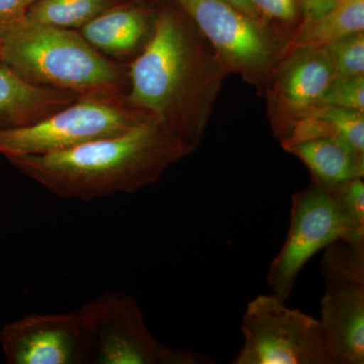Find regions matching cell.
<instances>
[{"mask_svg":"<svg viewBox=\"0 0 364 364\" xmlns=\"http://www.w3.org/2000/svg\"><path fill=\"white\" fill-rule=\"evenodd\" d=\"M230 74L214 47L181 9L161 7L149 41L128 66L124 100L191 154L203 142Z\"/></svg>","mask_w":364,"mask_h":364,"instance_id":"cell-1","label":"cell"},{"mask_svg":"<svg viewBox=\"0 0 364 364\" xmlns=\"http://www.w3.org/2000/svg\"><path fill=\"white\" fill-rule=\"evenodd\" d=\"M188 155L181 143L150 121L71 149L6 159L59 198L93 200L152 186Z\"/></svg>","mask_w":364,"mask_h":364,"instance_id":"cell-2","label":"cell"},{"mask_svg":"<svg viewBox=\"0 0 364 364\" xmlns=\"http://www.w3.org/2000/svg\"><path fill=\"white\" fill-rule=\"evenodd\" d=\"M0 62L33 85L79 97L124 98L128 67L107 58L78 31L23 18L0 39Z\"/></svg>","mask_w":364,"mask_h":364,"instance_id":"cell-3","label":"cell"},{"mask_svg":"<svg viewBox=\"0 0 364 364\" xmlns=\"http://www.w3.org/2000/svg\"><path fill=\"white\" fill-rule=\"evenodd\" d=\"M91 364H208L214 359L160 343L133 296L107 293L78 309Z\"/></svg>","mask_w":364,"mask_h":364,"instance_id":"cell-4","label":"cell"},{"mask_svg":"<svg viewBox=\"0 0 364 364\" xmlns=\"http://www.w3.org/2000/svg\"><path fill=\"white\" fill-rule=\"evenodd\" d=\"M150 121L132 109L124 98L79 97L37 123L0 129V155L9 158L59 152L126 133Z\"/></svg>","mask_w":364,"mask_h":364,"instance_id":"cell-5","label":"cell"},{"mask_svg":"<svg viewBox=\"0 0 364 364\" xmlns=\"http://www.w3.org/2000/svg\"><path fill=\"white\" fill-rule=\"evenodd\" d=\"M325 293L318 320L330 364L364 363V239L324 249Z\"/></svg>","mask_w":364,"mask_h":364,"instance_id":"cell-6","label":"cell"},{"mask_svg":"<svg viewBox=\"0 0 364 364\" xmlns=\"http://www.w3.org/2000/svg\"><path fill=\"white\" fill-rule=\"evenodd\" d=\"M231 73L264 95L286 39L224 0H174Z\"/></svg>","mask_w":364,"mask_h":364,"instance_id":"cell-7","label":"cell"},{"mask_svg":"<svg viewBox=\"0 0 364 364\" xmlns=\"http://www.w3.org/2000/svg\"><path fill=\"white\" fill-rule=\"evenodd\" d=\"M340 239H364V232L349 219L332 188L312 182L294 193L289 233L268 269L272 294L286 301L306 263Z\"/></svg>","mask_w":364,"mask_h":364,"instance_id":"cell-8","label":"cell"},{"mask_svg":"<svg viewBox=\"0 0 364 364\" xmlns=\"http://www.w3.org/2000/svg\"><path fill=\"white\" fill-rule=\"evenodd\" d=\"M274 294L249 301L244 343L233 364H330L318 318L289 308Z\"/></svg>","mask_w":364,"mask_h":364,"instance_id":"cell-9","label":"cell"},{"mask_svg":"<svg viewBox=\"0 0 364 364\" xmlns=\"http://www.w3.org/2000/svg\"><path fill=\"white\" fill-rule=\"evenodd\" d=\"M334 78L327 48L282 50L264 92L273 134L279 139L296 119L317 107Z\"/></svg>","mask_w":364,"mask_h":364,"instance_id":"cell-10","label":"cell"},{"mask_svg":"<svg viewBox=\"0 0 364 364\" xmlns=\"http://www.w3.org/2000/svg\"><path fill=\"white\" fill-rule=\"evenodd\" d=\"M0 346L9 364H85L88 345L78 310L30 314L4 326Z\"/></svg>","mask_w":364,"mask_h":364,"instance_id":"cell-11","label":"cell"},{"mask_svg":"<svg viewBox=\"0 0 364 364\" xmlns=\"http://www.w3.org/2000/svg\"><path fill=\"white\" fill-rule=\"evenodd\" d=\"M157 9L123 1L91 20L78 32L107 58H135L149 41Z\"/></svg>","mask_w":364,"mask_h":364,"instance_id":"cell-12","label":"cell"},{"mask_svg":"<svg viewBox=\"0 0 364 364\" xmlns=\"http://www.w3.org/2000/svg\"><path fill=\"white\" fill-rule=\"evenodd\" d=\"M78 98L68 91L31 85L0 62V129L37 123Z\"/></svg>","mask_w":364,"mask_h":364,"instance_id":"cell-13","label":"cell"},{"mask_svg":"<svg viewBox=\"0 0 364 364\" xmlns=\"http://www.w3.org/2000/svg\"><path fill=\"white\" fill-rule=\"evenodd\" d=\"M306 165L312 182L331 188L364 176V154L337 138H317L284 147Z\"/></svg>","mask_w":364,"mask_h":364,"instance_id":"cell-14","label":"cell"},{"mask_svg":"<svg viewBox=\"0 0 364 364\" xmlns=\"http://www.w3.org/2000/svg\"><path fill=\"white\" fill-rule=\"evenodd\" d=\"M317 138L341 139L364 154V112L317 105L299 117L279 138L282 148Z\"/></svg>","mask_w":364,"mask_h":364,"instance_id":"cell-15","label":"cell"},{"mask_svg":"<svg viewBox=\"0 0 364 364\" xmlns=\"http://www.w3.org/2000/svg\"><path fill=\"white\" fill-rule=\"evenodd\" d=\"M364 32V0H340L318 20L299 26L284 49L326 48L352 33Z\"/></svg>","mask_w":364,"mask_h":364,"instance_id":"cell-16","label":"cell"},{"mask_svg":"<svg viewBox=\"0 0 364 364\" xmlns=\"http://www.w3.org/2000/svg\"><path fill=\"white\" fill-rule=\"evenodd\" d=\"M124 0H37L25 18L53 28L75 30Z\"/></svg>","mask_w":364,"mask_h":364,"instance_id":"cell-17","label":"cell"},{"mask_svg":"<svg viewBox=\"0 0 364 364\" xmlns=\"http://www.w3.org/2000/svg\"><path fill=\"white\" fill-rule=\"evenodd\" d=\"M326 48L331 56L335 78L364 75V32L352 33Z\"/></svg>","mask_w":364,"mask_h":364,"instance_id":"cell-18","label":"cell"},{"mask_svg":"<svg viewBox=\"0 0 364 364\" xmlns=\"http://www.w3.org/2000/svg\"><path fill=\"white\" fill-rule=\"evenodd\" d=\"M253 2L263 20L286 41L301 23V0H253Z\"/></svg>","mask_w":364,"mask_h":364,"instance_id":"cell-19","label":"cell"},{"mask_svg":"<svg viewBox=\"0 0 364 364\" xmlns=\"http://www.w3.org/2000/svg\"><path fill=\"white\" fill-rule=\"evenodd\" d=\"M364 112V75L335 78L318 105Z\"/></svg>","mask_w":364,"mask_h":364,"instance_id":"cell-20","label":"cell"},{"mask_svg":"<svg viewBox=\"0 0 364 364\" xmlns=\"http://www.w3.org/2000/svg\"><path fill=\"white\" fill-rule=\"evenodd\" d=\"M331 188L351 222L364 232L363 177L345 181Z\"/></svg>","mask_w":364,"mask_h":364,"instance_id":"cell-21","label":"cell"},{"mask_svg":"<svg viewBox=\"0 0 364 364\" xmlns=\"http://www.w3.org/2000/svg\"><path fill=\"white\" fill-rule=\"evenodd\" d=\"M37 0H0V39L4 33L23 20L26 11Z\"/></svg>","mask_w":364,"mask_h":364,"instance_id":"cell-22","label":"cell"},{"mask_svg":"<svg viewBox=\"0 0 364 364\" xmlns=\"http://www.w3.org/2000/svg\"><path fill=\"white\" fill-rule=\"evenodd\" d=\"M340 0H301V21L299 26L308 25L324 16Z\"/></svg>","mask_w":364,"mask_h":364,"instance_id":"cell-23","label":"cell"},{"mask_svg":"<svg viewBox=\"0 0 364 364\" xmlns=\"http://www.w3.org/2000/svg\"><path fill=\"white\" fill-rule=\"evenodd\" d=\"M224 1H226L227 4H230V6L235 7V9H238L241 13L246 14V16L252 18V20L258 21V23H263V25L268 26L267 21L263 20L259 11H258V9H256L253 0H224Z\"/></svg>","mask_w":364,"mask_h":364,"instance_id":"cell-24","label":"cell"},{"mask_svg":"<svg viewBox=\"0 0 364 364\" xmlns=\"http://www.w3.org/2000/svg\"><path fill=\"white\" fill-rule=\"evenodd\" d=\"M131 1L138 2V4H145V6H152V4H156L160 0H131Z\"/></svg>","mask_w":364,"mask_h":364,"instance_id":"cell-25","label":"cell"}]
</instances>
